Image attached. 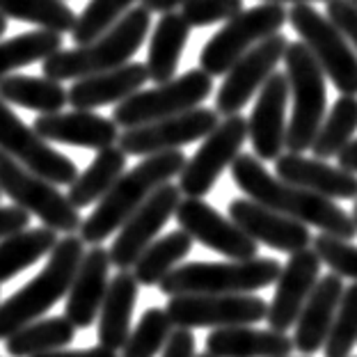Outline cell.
Returning a JSON list of instances; mask_svg holds the SVG:
<instances>
[{
    "label": "cell",
    "mask_w": 357,
    "mask_h": 357,
    "mask_svg": "<svg viewBox=\"0 0 357 357\" xmlns=\"http://www.w3.org/2000/svg\"><path fill=\"white\" fill-rule=\"evenodd\" d=\"M231 178L250 199L307 227H316L321 234H330L344 241H353L357 236L353 215L346 213L335 199L282 181L278 174L268 172L264 160H259L252 153H241L234 160Z\"/></svg>",
    "instance_id": "cell-1"
},
{
    "label": "cell",
    "mask_w": 357,
    "mask_h": 357,
    "mask_svg": "<svg viewBox=\"0 0 357 357\" xmlns=\"http://www.w3.org/2000/svg\"><path fill=\"white\" fill-rule=\"evenodd\" d=\"M185 153L181 149L144 156L133 169L124 172L117 183L99 199L96 208L80 225V238L87 245H101L112 236L160 185L181 174L185 165Z\"/></svg>",
    "instance_id": "cell-2"
},
{
    "label": "cell",
    "mask_w": 357,
    "mask_h": 357,
    "mask_svg": "<svg viewBox=\"0 0 357 357\" xmlns=\"http://www.w3.org/2000/svg\"><path fill=\"white\" fill-rule=\"evenodd\" d=\"M151 28V12L147 7H133L117 26H112L94 42L76 46V48H60L51 58L42 62V71L46 78H53L58 83L64 80H78L85 76L103 74L131 62L137 48L144 44Z\"/></svg>",
    "instance_id": "cell-3"
},
{
    "label": "cell",
    "mask_w": 357,
    "mask_h": 357,
    "mask_svg": "<svg viewBox=\"0 0 357 357\" xmlns=\"http://www.w3.org/2000/svg\"><path fill=\"white\" fill-rule=\"evenodd\" d=\"M85 255V243L80 236L67 234L53 252L48 255L44 271L21 287L5 303H0V342H7L14 332L26 328L28 323L42 319L55 303L69 294L71 282Z\"/></svg>",
    "instance_id": "cell-4"
},
{
    "label": "cell",
    "mask_w": 357,
    "mask_h": 357,
    "mask_svg": "<svg viewBox=\"0 0 357 357\" xmlns=\"http://www.w3.org/2000/svg\"><path fill=\"white\" fill-rule=\"evenodd\" d=\"M282 264L271 257L248 261H192L176 266L158 284L165 296H229L252 294L278 282Z\"/></svg>",
    "instance_id": "cell-5"
},
{
    "label": "cell",
    "mask_w": 357,
    "mask_h": 357,
    "mask_svg": "<svg viewBox=\"0 0 357 357\" xmlns=\"http://www.w3.org/2000/svg\"><path fill=\"white\" fill-rule=\"evenodd\" d=\"M289 92H291V119L287 124V149L291 153H305L312 149L316 133L328 115L326 74L321 64L303 42H289L284 53Z\"/></svg>",
    "instance_id": "cell-6"
},
{
    "label": "cell",
    "mask_w": 357,
    "mask_h": 357,
    "mask_svg": "<svg viewBox=\"0 0 357 357\" xmlns=\"http://www.w3.org/2000/svg\"><path fill=\"white\" fill-rule=\"evenodd\" d=\"M289 21V12L284 5L264 3L250 10H243L234 19L208 39L199 53V69L206 71L211 78L227 76L248 51H252L264 39L278 35Z\"/></svg>",
    "instance_id": "cell-7"
},
{
    "label": "cell",
    "mask_w": 357,
    "mask_h": 357,
    "mask_svg": "<svg viewBox=\"0 0 357 357\" xmlns=\"http://www.w3.org/2000/svg\"><path fill=\"white\" fill-rule=\"evenodd\" d=\"M211 92H213V78L202 69H190L167 83H160L153 89H140L126 101L117 103V108L112 110V121L128 131L199 108V103H204Z\"/></svg>",
    "instance_id": "cell-8"
},
{
    "label": "cell",
    "mask_w": 357,
    "mask_h": 357,
    "mask_svg": "<svg viewBox=\"0 0 357 357\" xmlns=\"http://www.w3.org/2000/svg\"><path fill=\"white\" fill-rule=\"evenodd\" d=\"M0 192L7 195L14 206L28 211L44 227L62 231L64 236L78 231L83 225L80 208L71 204V199L55 188V183L30 172L5 151H0Z\"/></svg>",
    "instance_id": "cell-9"
},
{
    "label": "cell",
    "mask_w": 357,
    "mask_h": 357,
    "mask_svg": "<svg viewBox=\"0 0 357 357\" xmlns=\"http://www.w3.org/2000/svg\"><path fill=\"white\" fill-rule=\"evenodd\" d=\"M289 23L300 35V42L310 48L332 85L346 96H357V53L344 32L326 14L307 3L291 7Z\"/></svg>",
    "instance_id": "cell-10"
},
{
    "label": "cell",
    "mask_w": 357,
    "mask_h": 357,
    "mask_svg": "<svg viewBox=\"0 0 357 357\" xmlns=\"http://www.w3.org/2000/svg\"><path fill=\"white\" fill-rule=\"evenodd\" d=\"M248 140V119L243 115H229L211 131L199 149L178 174V188L185 197H204L218 183L227 167L241 156Z\"/></svg>",
    "instance_id": "cell-11"
},
{
    "label": "cell",
    "mask_w": 357,
    "mask_h": 357,
    "mask_svg": "<svg viewBox=\"0 0 357 357\" xmlns=\"http://www.w3.org/2000/svg\"><path fill=\"white\" fill-rule=\"evenodd\" d=\"M0 151L55 185H71L78 176L74 160L53 149L48 140L28 126L3 99H0Z\"/></svg>",
    "instance_id": "cell-12"
},
{
    "label": "cell",
    "mask_w": 357,
    "mask_h": 357,
    "mask_svg": "<svg viewBox=\"0 0 357 357\" xmlns=\"http://www.w3.org/2000/svg\"><path fill=\"white\" fill-rule=\"evenodd\" d=\"M172 326L195 328H234V326H257L266 321L268 305L264 298L252 294H229V296H172L165 307Z\"/></svg>",
    "instance_id": "cell-13"
},
{
    "label": "cell",
    "mask_w": 357,
    "mask_h": 357,
    "mask_svg": "<svg viewBox=\"0 0 357 357\" xmlns=\"http://www.w3.org/2000/svg\"><path fill=\"white\" fill-rule=\"evenodd\" d=\"M220 124L215 108H192L181 115L151 121V124L128 128L119 133V147L126 156H153V153L174 151L192 144L213 131Z\"/></svg>",
    "instance_id": "cell-14"
},
{
    "label": "cell",
    "mask_w": 357,
    "mask_h": 357,
    "mask_svg": "<svg viewBox=\"0 0 357 357\" xmlns=\"http://www.w3.org/2000/svg\"><path fill=\"white\" fill-rule=\"evenodd\" d=\"M174 218L192 241L231 261H248L259 252V243L250 238L231 218H225L220 211L199 197H185L178 202Z\"/></svg>",
    "instance_id": "cell-15"
},
{
    "label": "cell",
    "mask_w": 357,
    "mask_h": 357,
    "mask_svg": "<svg viewBox=\"0 0 357 357\" xmlns=\"http://www.w3.org/2000/svg\"><path fill=\"white\" fill-rule=\"evenodd\" d=\"M289 39L284 35H273L257 44L252 51H248L243 58L227 71L225 83L215 94V110L218 115H238L245 108L248 101L264 87V83L278 64L284 60Z\"/></svg>",
    "instance_id": "cell-16"
},
{
    "label": "cell",
    "mask_w": 357,
    "mask_h": 357,
    "mask_svg": "<svg viewBox=\"0 0 357 357\" xmlns=\"http://www.w3.org/2000/svg\"><path fill=\"white\" fill-rule=\"evenodd\" d=\"M178 202H181V188L174 183H165L119 227L117 238L108 250L110 261L117 266V271H128L135 266L137 257L156 241L160 229L176 213Z\"/></svg>",
    "instance_id": "cell-17"
},
{
    "label": "cell",
    "mask_w": 357,
    "mask_h": 357,
    "mask_svg": "<svg viewBox=\"0 0 357 357\" xmlns=\"http://www.w3.org/2000/svg\"><path fill=\"white\" fill-rule=\"evenodd\" d=\"M319 280L321 257L316 255L314 248H305L300 252L289 255V261L282 266L278 282H275V296L268 305V328L278 332L294 328Z\"/></svg>",
    "instance_id": "cell-18"
},
{
    "label": "cell",
    "mask_w": 357,
    "mask_h": 357,
    "mask_svg": "<svg viewBox=\"0 0 357 357\" xmlns=\"http://www.w3.org/2000/svg\"><path fill=\"white\" fill-rule=\"evenodd\" d=\"M289 96V78L284 71H273L259 89L252 115L248 119V137L259 160H278L287 149Z\"/></svg>",
    "instance_id": "cell-19"
},
{
    "label": "cell",
    "mask_w": 357,
    "mask_h": 357,
    "mask_svg": "<svg viewBox=\"0 0 357 357\" xmlns=\"http://www.w3.org/2000/svg\"><path fill=\"white\" fill-rule=\"evenodd\" d=\"M229 218L255 243H264L284 255H294L312 245L310 227L278 213L250 197H238L229 202Z\"/></svg>",
    "instance_id": "cell-20"
},
{
    "label": "cell",
    "mask_w": 357,
    "mask_h": 357,
    "mask_svg": "<svg viewBox=\"0 0 357 357\" xmlns=\"http://www.w3.org/2000/svg\"><path fill=\"white\" fill-rule=\"evenodd\" d=\"M32 128L48 142L69 144L83 149H108L119 142V126L94 110H71L39 115Z\"/></svg>",
    "instance_id": "cell-21"
},
{
    "label": "cell",
    "mask_w": 357,
    "mask_h": 357,
    "mask_svg": "<svg viewBox=\"0 0 357 357\" xmlns=\"http://www.w3.org/2000/svg\"><path fill=\"white\" fill-rule=\"evenodd\" d=\"M110 252L101 245H92L83 255L76 278L71 282L64 305V316L76 328H89L99 319L105 291H108V273H110Z\"/></svg>",
    "instance_id": "cell-22"
},
{
    "label": "cell",
    "mask_w": 357,
    "mask_h": 357,
    "mask_svg": "<svg viewBox=\"0 0 357 357\" xmlns=\"http://www.w3.org/2000/svg\"><path fill=\"white\" fill-rule=\"evenodd\" d=\"M275 174L282 181L300 185L328 199H357V174L330 165L321 158H307L303 153L291 151L282 153L275 160Z\"/></svg>",
    "instance_id": "cell-23"
},
{
    "label": "cell",
    "mask_w": 357,
    "mask_h": 357,
    "mask_svg": "<svg viewBox=\"0 0 357 357\" xmlns=\"http://www.w3.org/2000/svg\"><path fill=\"white\" fill-rule=\"evenodd\" d=\"M344 296V284L342 278L335 273L323 275L312 291V296L307 298V303L300 312L296 321V337H294V348L303 355H316L326 346L332 323L339 310Z\"/></svg>",
    "instance_id": "cell-24"
},
{
    "label": "cell",
    "mask_w": 357,
    "mask_h": 357,
    "mask_svg": "<svg viewBox=\"0 0 357 357\" xmlns=\"http://www.w3.org/2000/svg\"><path fill=\"white\" fill-rule=\"evenodd\" d=\"M147 80V64L126 62L112 71L78 78L69 87V105L76 110H94L110 103H121L135 92H140Z\"/></svg>",
    "instance_id": "cell-25"
},
{
    "label": "cell",
    "mask_w": 357,
    "mask_h": 357,
    "mask_svg": "<svg viewBox=\"0 0 357 357\" xmlns=\"http://www.w3.org/2000/svg\"><path fill=\"white\" fill-rule=\"evenodd\" d=\"M294 351V339L271 328L234 326L211 330L206 337V353L213 357H289Z\"/></svg>",
    "instance_id": "cell-26"
},
{
    "label": "cell",
    "mask_w": 357,
    "mask_h": 357,
    "mask_svg": "<svg viewBox=\"0 0 357 357\" xmlns=\"http://www.w3.org/2000/svg\"><path fill=\"white\" fill-rule=\"evenodd\" d=\"M137 291H140V284H137L135 275L128 271H119L110 280L99 312V328H96L99 346L110 348V351L124 348L128 335H131Z\"/></svg>",
    "instance_id": "cell-27"
},
{
    "label": "cell",
    "mask_w": 357,
    "mask_h": 357,
    "mask_svg": "<svg viewBox=\"0 0 357 357\" xmlns=\"http://www.w3.org/2000/svg\"><path fill=\"white\" fill-rule=\"evenodd\" d=\"M188 37L190 26L181 16V12L160 14L156 28H153V35L149 39V58L144 62L149 78L156 85L176 78V69L178 62H181L183 48L188 44Z\"/></svg>",
    "instance_id": "cell-28"
},
{
    "label": "cell",
    "mask_w": 357,
    "mask_h": 357,
    "mask_svg": "<svg viewBox=\"0 0 357 357\" xmlns=\"http://www.w3.org/2000/svg\"><path fill=\"white\" fill-rule=\"evenodd\" d=\"M0 99L19 108L37 110L42 115H53V112H62L64 105L69 103V89L46 76L12 74L0 80Z\"/></svg>",
    "instance_id": "cell-29"
},
{
    "label": "cell",
    "mask_w": 357,
    "mask_h": 357,
    "mask_svg": "<svg viewBox=\"0 0 357 357\" xmlns=\"http://www.w3.org/2000/svg\"><path fill=\"white\" fill-rule=\"evenodd\" d=\"M126 169V153L119 144H112L108 149L96 151L92 163L87 165L83 174L76 176V181L69 185L67 197L76 208H85L94 202H99L117 178L124 174Z\"/></svg>",
    "instance_id": "cell-30"
},
{
    "label": "cell",
    "mask_w": 357,
    "mask_h": 357,
    "mask_svg": "<svg viewBox=\"0 0 357 357\" xmlns=\"http://www.w3.org/2000/svg\"><path fill=\"white\" fill-rule=\"evenodd\" d=\"M76 339V326L67 316H51L44 321H32L26 328L5 342V351L10 357H37L53 351H62Z\"/></svg>",
    "instance_id": "cell-31"
},
{
    "label": "cell",
    "mask_w": 357,
    "mask_h": 357,
    "mask_svg": "<svg viewBox=\"0 0 357 357\" xmlns=\"http://www.w3.org/2000/svg\"><path fill=\"white\" fill-rule=\"evenodd\" d=\"M58 245V231L48 227H37V229H23L0 241V284L10 282L19 273H23L39 259L53 252Z\"/></svg>",
    "instance_id": "cell-32"
},
{
    "label": "cell",
    "mask_w": 357,
    "mask_h": 357,
    "mask_svg": "<svg viewBox=\"0 0 357 357\" xmlns=\"http://www.w3.org/2000/svg\"><path fill=\"white\" fill-rule=\"evenodd\" d=\"M192 250V236L183 229L169 231L160 236L137 257L133 266V275L140 287H156L169 273L174 271L176 264L190 255Z\"/></svg>",
    "instance_id": "cell-33"
},
{
    "label": "cell",
    "mask_w": 357,
    "mask_h": 357,
    "mask_svg": "<svg viewBox=\"0 0 357 357\" xmlns=\"http://www.w3.org/2000/svg\"><path fill=\"white\" fill-rule=\"evenodd\" d=\"M357 133V96L342 94L330 108L323 124L316 133L312 151L316 158L328 160L337 158L348 144L355 140Z\"/></svg>",
    "instance_id": "cell-34"
},
{
    "label": "cell",
    "mask_w": 357,
    "mask_h": 357,
    "mask_svg": "<svg viewBox=\"0 0 357 357\" xmlns=\"http://www.w3.org/2000/svg\"><path fill=\"white\" fill-rule=\"evenodd\" d=\"M62 48V35L51 30H32L0 42V80L28 64L44 62Z\"/></svg>",
    "instance_id": "cell-35"
},
{
    "label": "cell",
    "mask_w": 357,
    "mask_h": 357,
    "mask_svg": "<svg viewBox=\"0 0 357 357\" xmlns=\"http://www.w3.org/2000/svg\"><path fill=\"white\" fill-rule=\"evenodd\" d=\"M0 14L58 35H67L76 23V12L64 0H0Z\"/></svg>",
    "instance_id": "cell-36"
},
{
    "label": "cell",
    "mask_w": 357,
    "mask_h": 357,
    "mask_svg": "<svg viewBox=\"0 0 357 357\" xmlns=\"http://www.w3.org/2000/svg\"><path fill=\"white\" fill-rule=\"evenodd\" d=\"M172 328L174 326L167 319L165 310L149 307L131 330L119 357H156L158 353H163L167 339L172 335Z\"/></svg>",
    "instance_id": "cell-37"
},
{
    "label": "cell",
    "mask_w": 357,
    "mask_h": 357,
    "mask_svg": "<svg viewBox=\"0 0 357 357\" xmlns=\"http://www.w3.org/2000/svg\"><path fill=\"white\" fill-rule=\"evenodd\" d=\"M137 0H89L80 16H76L71 37L78 46L94 42L103 32H108L112 26L124 19L133 10Z\"/></svg>",
    "instance_id": "cell-38"
},
{
    "label": "cell",
    "mask_w": 357,
    "mask_h": 357,
    "mask_svg": "<svg viewBox=\"0 0 357 357\" xmlns=\"http://www.w3.org/2000/svg\"><path fill=\"white\" fill-rule=\"evenodd\" d=\"M357 346V282L344 289L323 353L326 357H351Z\"/></svg>",
    "instance_id": "cell-39"
},
{
    "label": "cell",
    "mask_w": 357,
    "mask_h": 357,
    "mask_svg": "<svg viewBox=\"0 0 357 357\" xmlns=\"http://www.w3.org/2000/svg\"><path fill=\"white\" fill-rule=\"evenodd\" d=\"M312 245L321 257V264H326L332 273L357 282V245H353L351 241L330 236V234H319Z\"/></svg>",
    "instance_id": "cell-40"
},
{
    "label": "cell",
    "mask_w": 357,
    "mask_h": 357,
    "mask_svg": "<svg viewBox=\"0 0 357 357\" xmlns=\"http://www.w3.org/2000/svg\"><path fill=\"white\" fill-rule=\"evenodd\" d=\"M243 12V0H183L181 16L190 28H206L229 21Z\"/></svg>",
    "instance_id": "cell-41"
},
{
    "label": "cell",
    "mask_w": 357,
    "mask_h": 357,
    "mask_svg": "<svg viewBox=\"0 0 357 357\" xmlns=\"http://www.w3.org/2000/svg\"><path fill=\"white\" fill-rule=\"evenodd\" d=\"M326 16L344 32L357 51V5H353L351 0H328Z\"/></svg>",
    "instance_id": "cell-42"
},
{
    "label": "cell",
    "mask_w": 357,
    "mask_h": 357,
    "mask_svg": "<svg viewBox=\"0 0 357 357\" xmlns=\"http://www.w3.org/2000/svg\"><path fill=\"white\" fill-rule=\"evenodd\" d=\"M30 227V213L19 206H0V241Z\"/></svg>",
    "instance_id": "cell-43"
},
{
    "label": "cell",
    "mask_w": 357,
    "mask_h": 357,
    "mask_svg": "<svg viewBox=\"0 0 357 357\" xmlns=\"http://www.w3.org/2000/svg\"><path fill=\"white\" fill-rule=\"evenodd\" d=\"M160 357H197L195 355V337L190 330L185 328H176L169 335L167 344L163 348Z\"/></svg>",
    "instance_id": "cell-44"
},
{
    "label": "cell",
    "mask_w": 357,
    "mask_h": 357,
    "mask_svg": "<svg viewBox=\"0 0 357 357\" xmlns=\"http://www.w3.org/2000/svg\"><path fill=\"white\" fill-rule=\"evenodd\" d=\"M37 357H119L117 351H110L105 346H94V348H83V351H53V353H46V355H37Z\"/></svg>",
    "instance_id": "cell-45"
},
{
    "label": "cell",
    "mask_w": 357,
    "mask_h": 357,
    "mask_svg": "<svg viewBox=\"0 0 357 357\" xmlns=\"http://www.w3.org/2000/svg\"><path fill=\"white\" fill-rule=\"evenodd\" d=\"M337 160H339V167H344V169H348V172L357 174V137L342 153H339Z\"/></svg>",
    "instance_id": "cell-46"
},
{
    "label": "cell",
    "mask_w": 357,
    "mask_h": 357,
    "mask_svg": "<svg viewBox=\"0 0 357 357\" xmlns=\"http://www.w3.org/2000/svg\"><path fill=\"white\" fill-rule=\"evenodd\" d=\"M183 0H142V7H147L151 14H167L181 7Z\"/></svg>",
    "instance_id": "cell-47"
},
{
    "label": "cell",
    "mask_w": 357,
    "mask_h": 357,
    "mask_svg": "<svg viewBox=\"0 0 357 357\" xmlns=\"http://www.w3.org/2000/svg\"><path fill=\"white\" fill-rule=\"evenodd\" d=\"M264 3H275V5H287V3H294V5H303V3H319V0H264ZM321 3H328V0H321Z\"/></svg>",
    "instance_id": "cell-48"
},
{
    "label": "cell",
    "mask_w": 357,
    "mask_h": 357,
    "mask_svg": "<svg viewBox=\"0 0 357 357\" xmlns=\"http://www.w3.org/2000/svg\"><path fill=\"white\" fill-rule=\"evenodd\" d=\"M5 30H7V19L0 14V35H5Z\"/></svg>",
    "instance_id": "cell-49"
},
{
    "label": "cell",
    "mask_w": 357,
    "mask_h": 357,
    "mask_svg": "<svg viewBox=\"0 0 357 357\" xmlns=\"http://www.w3.org/2000/svg\"><path fill=\"white\" fill-rule=\"evenodd\" d=\"M353 222H355V227H357V199H355V206H353Z\"/></svg>",
    "instance_id": "cell-50"
},
{
    "label": "cell",
    "mask_w": 357,
    "mask_h": 357,
    "mask_svg": "<svg viewBox=\"0 0 357 357\" xmlns=\"http://www.w3.org/2000/svg\"><path fill=\"white\" fill-rule=\"evenodd\" d=\"M197 357H213V355H208V353H202V355H197Z\"/></svg>",
    "instance_id": "cell-51"
},
{
    "label": "cell",
    "mask_w": 357,
    "mask_h": 357,
    "mask_svg": "<svg viewBox=\"0 0 357 357\" xmlns=\"http://www.w3.org/2000/svg\"><path fill=\"white\" fill-rule=\"evenodd\" d=\"M351 3H353V5H357V0H351Z\"/></svg>",
    "instance_id": "cell-52"
},
{
    "label": "cell",
    "mask_w": 357,
    "mask_h": 357,
    "mask_svg": "<svg viewBox=\"0 0 357 357\" xmlns=\"http://www.w3.org/2000/svg\"><path fill=\"white\" fill-rule=\"evenodd\" d=\"M289 357H291V355H289ZM305 357H310V355H305Z\"/></svg>",
    "instance_id": "cell-53"
},
{
    "label": "cell",
    "mask_w": 357,
    "mask_h": 357,
    "mask_svg": "<svg viewBox=\"0 0 357 357\" xmlns=\"http://www.w3.org/2000/svg\"><path fill=\"white\" fill-rule=\"evenodd\" d=\"M0 197H3V192H0Z\"/></svg>",
    "instance_id": "cell-54"
}]
</instances>
